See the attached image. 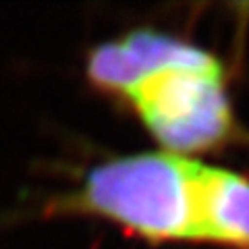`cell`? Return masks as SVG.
<instances>
[{
    "mask_svg": "<svg viewBox=\"0 0 249 249\" xmlns=\"http://www.w3.org/2000/svg\"><path fill=\"white\" fill-rule=\"evenodd\" d=\"M197 173V160L164 150L121 156L91 168L48 212L98 216L154 243L199 241Z\"/></svg>",
    "mask_w": 249,
    "mask_h": 249,
    "instance_id": "1",
    "label": "cell"
},
{
    "mask_svg": "<svg viewBox=\"0 0 249 249\" xmlns=\"http://www.w3.org/2000/svg\"><path fill=\"white\" fill-rule=\"evenodd\" d=\"M164 152L187 156L224 145L235 112L216 56L160 69L123 96Z\"/></svg>",
    "mask_w": 249,
    "mask_h": 249,
    "instance_id": "2",
    "label": "cell"
},
{
    "mask_svg": "<svg viewBox=\"0 0 249 249\" xmlns=\"http://www.w3.org/2000/svg\"><path fill=\"white\" fill-rule=\"evenodd\" d=\"M212 56L181 37L139 29L93 48L88 56V77L100 89L123 98L133 85L160 69L204 62Z\"/></svg>",
    "mask_w": 249,
    "mask_h": 249,
    "instance_id": "3",
    "label": "cell"
},
{
    "mask_svg": "<svg viewBox=\"0 0 249 249\" xmlns=\"http://www.w3.org/2000/svg\"><path fill=\"white\" fill-rule=\"evenodd\" d=\"M197 222L199 241L249 249V178L199 162Z\"/></svg>",
    "mask_w": 249,
    "mask_h": 249,
    "instance_id": "4",
    "label": "cell"
}]
</instances>
